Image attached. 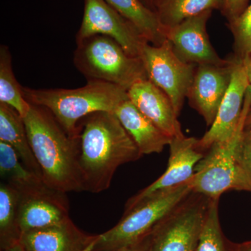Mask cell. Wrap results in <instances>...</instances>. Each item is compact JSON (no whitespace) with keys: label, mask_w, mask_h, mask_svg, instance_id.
Segmentation results:
<instances>
[{"label":"cell","mask_w":251,"mask_h":251,"mask_svg":"<svg viewBox=\"0 0 251 251\" xmlns=\"http://www.w3.org/2000/svg\"><path fill=\"white\" fill-rule=\"evenodd\" d=\"M127 94L140 111L168 136L173 138L184 135L171 99L150 79L137 81Z\"/></svg>","instance_id":"cell-15"},{"label":"cell","mask_w":251,"mask_h":251,"mask_svg":"<svg viewBox=\"0 0 251 251\" xmlns=\"http://www.w3.org/2000/svg\"><path fill=\"white\" fill-rule=\"evenodd\" d=\"M0 175L1 180L16 186L40 177L25 166L11 145L0 141Z\"/></svg>","instance_id":"cell-23"},{"label":"cell","mask_w":251,"mask_h":251,"mask_svg":"<svg viewBox=\"0 0 251 251\" xmlns=\"http://www.w3.org/2000/svg\"><path fill=\"white\" fill-rule=\"evenodd\" d=\"M237 251H251V242L246 243L239 247Z\"/></svg>","instance_id":"cell-32"},{"label":"cell","mask_w":251,"mask_h":251,"mask_svg":"<svg viewBox=\"0 0 251 251\" xmlns=\"http://www.w3.org/2000/svg\"><path fill=\"white\" fill-rule=\"evenodd\" d=\"M76 43L74 64L87 80L103 81L128 90L137 81L148 78L142 59L127 53L111 38L94 35Z\"/></svg>","instance_id":"cell-5"},{"label":"cell","mask_w":251,"mask_h":251,"mask_svg":"<svg viewBox=\"0 0 251 251\" xmlns=\"http://www.w3.org/2000/svg\"><path fill=\"white\" fill-rule=\"evenodd\" d=\"M80 122V165L85 191L103 192L119 167L143 155L113 112H94Z\"/></svg>","instance_id":"cell-1"},{"label":"cell","mask_w":251,"mask_h":251,"mask_svg":"<svg viewBox=\"0 0 251 251\" xmlns=\"http://www.w3.org/2000/svg\"><path fill=\"white\" fill-rule=\"evenodd\" d=\"M0 141L11 145L25 166L42 179L28 139L24 119L14 108L2 103H0Z\"/></svg>","instance_id":"cell-18"},{"label":"cell","mask_w":251,"mask_h":251,"mask_svg":"<svg viewBox=\"0 0 251 251\" xmlns=\"http://www.w3.org/2000/svg\"><path fill=\"white\" fill-rule=\"evenodd\" d=\"M30 104L23 119L42 179L62 192L85 191L80 165V137L73 138L49 110Z\"/></svg>","instance_id":"cell-2"},{"label":"cell","mask_w":251,"mask_h":251,"mask_svg":"<svg viewBox=\"0 0 251 251\" xmlns=\"http://www.w3.org/2000/svg\"><path fill=\"white\" fill-rule=\"evenodd\" d=\"M210 200L188 195L153 229L151 251H196Z\"/></svg>","instance_id":"cell-7"},{"label":"cell","mask_w":251,"mask_h":251,"mask_svg":"<svg viewBox=\"0 0 251 251\" xmlns=\"http://www.w3.org/2000/svg\"><path fill=\"white\" fill-rule=\"evenodd\" d=\"M249 0H224L222 14L227 18L228 22L233 21L244 12L249 6Z\"/></svg>","instance_id":"cell-27"},{"label":"cell","mask_w":251,"mask_h":251,"mask_svg":"<svg viewBox=\"0 0 251 251\" xmlns=\"http://www.w3.org/2000/svg\"><path fill=\"white\" fill-rule=\"evenodd\" d=\"M140 59L148 79L168 95L179 116L197 66L179 58L167 39L160 46L148 43Z\"/></svg>","instance_id":"cell-8"},{"label":"cell","mask_w":251,"mask_h":251,"mask_svg":"<svg viewBox=\"0 0 251 251\" xmlns=\"http://www.w3.org/2000/svg\"><path fill=\"white\" fill-rule=\"evenodd\" d=\"M228 25L234 37L235 57L244 59L251 56V4Z\"/></svg>","instance_id":"cell-25"},{"label":"cell","mask_w":251,"mask_h":251,"mask_svg":"<svg viewBox=\"0 0 251 251\" xmlns=\"http://www.w3.org/2000/svg\"><path fill=\"white\" fill-rule=\"evenodd\" d=\"M0 103L14 108L23 118L31 108L15 77L9 48L4 45L0 47Z\"/></svg>","instance_id":"cell-22"},{"label":"cell","mask_w":251,"mask_h":251,"mask_svg":"<svg viewBox=\"0 0 251 251\" xmlns=\"http://www.w3.org/2000/svg\"><path fill=\"white\" fill-rule=\"evenodd\" d=\"M236 159L244 191L251 193V128L244 129L238 145Z\"/></svg>","instance_id":"cell-26"},{"label":"cell","mask_w":251,"mask_h":251,"mask_svg":"<svg viewBox=\"0 0 251 251\" xmlns=\"http://www.w3.org/2000/svg\"><path fill=\"white\" fill-rule=\"evenodd\" d=\"M151 234L133 245L110 251H151Z\"/></svg>","instance_id":"cell-28"},{"label":"cell","mask_w":251,"mask_h":251,"mask_svg":"<svg viewBox=\"0 0 251 251\" xmlns=\"http://www.w3.org/2000/svg\"><path fill=\"white\" fill-rule=\"evenodd\" d=\"M249 86L244 59L234 56L232 58L230 83L220 105L215 120L202 138L198 139V148L203 152L214 143L232 136L237 129Z\"/></svg>","instance_id":"cell-12"},{"label":"cell","mask_w":251,"mask_h":251,"mask_svg":"<svg viewBox=\"0 0 251 251\" xmlns=\"http://www.w3.org/2000/svg\"><path fill=\"white\" fill-rule=\"evenodd\" d=\"M1 251H26L23 249L22 246L21 245L19 242L16 244H13L7 248H5L4 249H1Z\"/></svg>","instance_id":"cell-30"},{"label":"cell","mask_w":251,"mask_h":251,"mask_svg":"<svg viewBox=\"0 0 251 251\" xmlns=\"http://www.w3.org/2000/svg\"><path fill=\"white\" fill-rule=\"evenodd\" d=\"M245 128L246 129H251V112H249L247 120H246Z\"/></svg>","instance_id":"cell-33"},{"label":"cell","mask_w":251,"mask_h":251,"mask_svg":"<svg viewBox=\"0 0 251 251\" xmlns=\"http://www.w3.org/2000/svg\"><path fill=\"white\" fill-rule=\"evenodd\" d=\"M93 237L77 228L69 217L58 224L22 232L19 243L26 251H85Z\"/></svg>","instance_id":"cell-16"},{"label":"cell","mask_w":251,"mask_h":251,"mask_svg":"<svg viewBox=\"0 0 251 251\" xmlns=\"http://www.w3.org/2000/svg\"><path fill=\"white\" fill-rule=\"evenodd\" d=\"M138 29L144 39L153 46L166 40L155 11L141 0H105Z\"/></svg>","instance_id":"cell-19"},{"label":"cell","mask_w":251,"mask_h":251,"mask_svg":"<svg viewBox=\"0 0 251 251\" xmlns=\"http://www.w3.org/2000/svg\"><path fill=\"white\" fill-rule=\"evenodd\" d=\"M224 3V0H156L154 11L163 31L204 11H221Z\"/></svg>","instance_id":"cell-20"},{"label":"cell","mask_w":251,"mask_h":251,"mask_svg":"<svg viewBox=\"0 0 251 251\" xmlns=\"http://www.w3.org/2000/svg\"><path fill=\"white\" fill-rule=\"evenodd\" d=\"M251 92L248 88L242 117L232 136L211 145L202 159L195 168L190 180L192 192L210 199L220 198L229 191H244L238 169L236 153L245 122L251 111Z\"/></svg>","instance_id":"cell-6"},{"label":"cell","mask_w":251,"mask_h":251,"mask_svg":"<svg viewBox=\"0 0 251 251\" xmlns=\"http://www.w3.org/2000/svg\"><path fill=\"white\" fill-rule=\"evenodd\" d=\"M198 139L185 135L171 139L168 167L165 173L127 201L125 210H129L138 203L158 191L176 187L188 182L193 177L195 168L204 153L198 147Z\"/></svg>","instance_id":"cell-13"},{"label":"cell","mask_w":251,"mask_h":251,"mask_svg":"<svg viewBox=\"0 0 251 251\" xmlns=\"http://www.w3.org/2000/svg\"><path fill=\"white\" fill-rule=\"evenodd\" d=\"M212 11H206L185 20L173 27L163 29L175 54L184 62L195 65L224 66L229 59L219 57L206 32V23Z\"/></svg>","instance_id":"cell-11"},{"label":"cell","mask_w":251,"mask_h":251,"mask_svg":"<svg viewBox=\"0 0 251 251\" xmlns=\"http://www.w3.org/2000/svg\"><path fill=\"white\" fill-rule=\"evenodd\" d=\"M19 192L9 183L0 184V246L1 249L19 242Z\"/></svg>","instance_id":"cell-21"},{"label":"cell","mask_w":251,"mask_h":251,"mask_svg":"<svg viewBox=\"0 0 251 251\" xmlns=\"http://www.w3.org/2000/svg\"><path fill=\"white\" fill-rule=\"evenodd\" d=\"M94 35H103L117 41L127 53L141 56L148 44L135 26L105 0H85V11L76 42Z\"/></svg>","instance_id":"cell-10"},{"label":"cell","mask_w":251,"mask_h":251,"mask_svg":"<svg viewBox=\"0 0 251 251\" xmlns=\"http://www.w3.org/2000/svg\"><path fill=\"white\" fill-rule=\"evenodd\" d=\"M136 144L142 155L162 152L172 138L145 116L128 98L124 99L113 112Z\"/></svg>","instance_id":"cell-17"},{"label":"cell","mask_w":251,"mask_h":251,"mask_svg":"<svg viewBox=\"0 0 251 251\" xmlns=\"http://www.w3.org/2000/svg\"><path fill=\"white\" fill-rule=\"evenodd\" d=\"M14 187L19 192L21 233L58 224L69 218L66 193L50 187L41 177Z\"/></svg>","instance_id":"cell-9"},{"label":"cell","mask_w":251,"mask_h":251,"mask_svg":"<svg viewBox=\"0 0 251 251\" xmlns=\"http://www.w3.org/2000/svg\"><path fill=\"white\" fill-rule=\"evenodd\" d=\"M147 6H148L150 9L153 10L154 11V6L155 3H156V0H141Z\"/></svg>","instance_id":"cell-31"},{"label":"cell","mask_w":251,"mask_h":251,"mask_svg":"<svg viewBox=\"0 0 251 251\" xmlns=\"http://www.w3.org/2000/svg\"><path fill=\"white\" fill-rule=\"evenodd\" d=\"M219 199L210 200L196 251H226L220 224Z\"/></svg>","instance_id":"cell-24"},{"label":"cell","mask_w":251,"mask_h":251,"mask_svg":"<svg viewBox=\"0 0 251 251\" xmlns=\"http://www.w3.org/2000/svg\"><path fill=\"white\" fill-rule=\"evenodd\" d=\"M232 72V58L224 66L203 64L196 67L187 98L207 126H211L215 120L230 83Z\"/></svg>","instance_id":"cell-14"},{"label":"cell","mask_w":251,"mask_h":251,"mask_svg":"<svg viewBox=\"0 0 251 251\" xmlns=\"http://www.w3.org/2000/svg\"><path fill=\"white\" fill-rule=\"evenodd\" d=\"M192 193L190 181L158 191L125 211L112 228L94 236L85 251H110L133 245L152 232L158 223Z\"/></svg>","instance_id":"cell-4"},{"label":"cell","mask_w":251,"mask_h":251,"mask_svg":"<svg viewBox=\"0 0 251 251\" xmlns=\"http://www.w3.org/2000/svg\"><path fill=\"white\" fill-rule=\"evenodd\" d=\"M244 62H245L246 67H247L248 80H249V89H250L251 92V56L246 57L244 59Z\"/></svg>","instance_id":"cell-29"},{"label":"cell","mask_w":251,"mask_h":251,"mask_svg":"<svg viewBox=\"0 0 251 251\" xmlns=\"http://www.w3.org/2000/svg\"><path fill=\"white\" fill-rule=\"evenodd\" d=\"M29 103L49 110L68 134L80 137L79 124L82 119L97 112H114L128 97L127 90L120 86L100 80H88L77 89L34 90L23 87Z\"/></svg>","instance_id":"cell-3"}]
</instances>
